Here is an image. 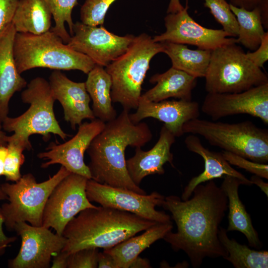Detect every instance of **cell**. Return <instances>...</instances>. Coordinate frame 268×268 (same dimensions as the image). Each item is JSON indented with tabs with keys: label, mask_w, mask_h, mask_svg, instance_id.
<instances>
[{
	"label": "cell",
	"mask_w": 268,
	"mask_h": 268,
	"mask_svg": "<svg viewBox=\"0 0 268 268\" xmlns=\"http://www.w3.org/2000/svg\"><path fill=\"white\" fill-rule=\"evenodd\" d=\"M21 98L23 103L29 104L28 109L17 117H6L1 123L3 130L14 132L11 135L13 138L26 144L30 150L31 135L40 134L46 141L51 134L58 135L64 140L69 136L63 131L55 117L56 100L49 81L40 76L32 79L21 92Z\"/></svg>",
	"instance_id": "8992f818"
},
{
	"label": "cell",
	"mask_w": 268,
	"mask_h": 268,
	"mask_svg": "<svg viewBox=\"0 0 268 268\" xmlns=\"http://www.w3.org/2000/svg\"><path fill=\"white\" fill-rule=\"evenodd\" d=\"M70 254L66 251H61L53 257L52 268H67Z\"/></svg>",
	"instance_id": "f35d334b"
},
{
	"label": "cell",
	"mask_w": 268,
	"mask_h": 268,
	"mask_svg": "<svg viewBox=\"0 0 268 268\" xmlns=\"http://www.w3.org/2000/svg\"><path fill=\"white\" fill-rule=\"evenodd\" d=\"M99 268H117L115 262L111 255L103 251L98 255Z\"/></svg>",
	"instance_id": "ab89813d"
},
{
	"label": "cell",
	"mask_w": 268,
	"mask_h": 268,
	"mask_svg": "<svg viewBox=\"0 0 268 268\" xmlns=\"http://www.w3.org/2000/svg\"><path fill=\"white\" fill-rule=\"evenodd\" d=\"M98 248L82 249L70 254L67 268H96Z\"/></svg>",
	"instance_id": "e575fe53"
},
{
	"label": "cell",
	"mask_w": 268,
	"mask_h": 268,
	"mask_svg": "<svg viewBox=\"0 0 268 268\" xmlns=\"http://www.w3.org/2000/svg\"><path fill=\"white\" fill-rule=\"evenodd\" d=\"M86 194L88 200L101 206L134 213L143 218L158 223H170L171 217L155 209L161 206L165 197L157 192L149 195L113 187L88 179Z\"/></svg>",
	"instance_id": "30bf717a"
},
{
	"label": "cell",
	"mask_w": 268,
	"mask_h": 268,
	"mask_svg": "<svg viewBox=\"0 0 268 268\" xmlns=\"http://www.w3.org/2000/svg\"><path fill=\"white\" fill-rule=\"evenodd\" d=\"M129 111L123 109L115 119L105 123L103 131L86 150L91 179L113 187L140 194L145 191L131 179L126 166L125 152L128 146L141 147L151 140L152 132L144 122L133 123Z\"/></svg>",
	"instance_id": "7a4b0ae2"
},
{
	"label": "cell",
	"mask_w": 268,
	"mask_h": 268,
	"mask_svg": "<svg viewBox=\"0 0 268 268\" xmlns=\"http://www.w3.org/2000/svg\"><path fill=\"white\" fill-rule=\"evenodd\" d=\"M188 9L186 5L179 11L167 13L164 18L166 31L152 38L153 41L192 45L210 51L226 44L238 43L237 38H229L222 29H210L199 24L190 16Z\"/></svg>",
	"instance_id": "5bb4252c"
},
{
	"label": "cell",
	"mask_w": 268,
	"mask_h": 268,
	"mask_svg": "<svg viewBox=\"0 0 268 268\" xmlns=\"http://www.w3.org/2000/svg\"><path fill=\"white\" fill-rule=\"evenodd\" d=\"M70 173L61 166L55 175L41 183L36 182L33 174L27 173L14 184H1L0 188L9 201L0 207L3 224L8 231H12L14 225L21 222H28L34 226H42L44 209L50 195Z\"/></svg>",
	"instance_id": "9c48e42d"
},
{
	"label": "cell",
	"mask_w": 268,
	"mask_h": 268,
	"mask_svg": "<svg viewBox=\"0 0 268 268\" xmlns=\"http://www.w3.org/2000/svg\"><path fill=\"white\" fill-rule=\"evenodd\" d=\"M4 200H7V196L1 189L0 187V201ZM3 222V218L0 213V246H7L9 243L15 241L16 237H8L4 234L2 228Z\"/></svg>",
	"instance_id": "74e56055"
},
{
	"label": "cell",
	"mask_w": 268,
	"mask_h": 268,
	"mask_svg": "<svg viewBox=\"0 0 268 268\" xmlns=\"http://www.w3.org/2000/svg\"><path fill=\"white\" fill-rule=\"evenodd\" d=\"M116 0H85L80 8V18L84 24L102 25L110 5Z\"/></svg>",
	"instance_id": "d6a6232c"
},
{
	"label": "cell",
	"mask_w": 268,
	"mask_h": 268,
	"mask_svg": "<svg viewBox=\"0 0 268 268\" xmlns=\"http://www.w3.org/2000/svg\"><path fill=\"white\" fill-rule=\"evenodd\" d=\"M250 181L252 183V184H255L257 186H258L261 190L266 195V196H268V183H266L263 181L262 179V178L256 175H253Z\"/></svg>",
	"instance_id": "7bdbcfd3"
},
{
	"label": "cell",
	"mask_w": 268,
	"mask_h": 268,
	"mask_svg": "<svg viewBox=\"0 0 268 268\" xmlns=\"http://www.w3.org/2000/svg\"><path fill=\"white\" fill-rule=\"evenodd\" d=\"M225 159L230 164L259 176L265 179H268V165L252 161L236 154L223 150L221 152Z\"/></svg>",
	"instance_id": "836d02e7"
},
{
	"label": "cell",
	"mask_w": 268,
	"mask_h": 268,
	"mask_svg": "<svg viewBox=\"0 0 268 268\" xmlns=\"http://www.w3.org/2000/svg\"><path fill=\"white\" fill-rule=\"evenodd\" d=\"M227 230L219 227L218 238L227 253L224 258L230 262L235 268H267L268 252L251 249L245 245L238 243L234 239H230Z\"/></svg>",
	"instance_id": "83f0119b"
},
{
	"label": "cell",
	"mask_w": 268,
	"mask_h": 268,
	"mask_svg": "<svg viewBox=\"0 0 268 268\" xmlns=\"http://www.w3.org/2000/svg\"><path fill=\"white\" fill-rule=\"evenodd\" d=\"M184 8V7L181 4L180 0H170L167 13H176L182 10Z\"/></svg>",
	"instance_id": "f6af8a7d"
},
{
	"label": "cell",
	"mask_w": 268,
	"mask_h": 268,
	"mask_svg": "<svg viewBox=\"0 0 268 268\" xmlns=\"http://www.w3.org/2000/svg\"><path fill=\"white\" fill-rule=\"evenodd\" d=\"M53 96L63 107L65 120L72 130L83 120L96 119L89 103L90 97L86 89L85 82H75L61 70H55L49 78Z\"/></svg>",
	"instance_id": "e0dca14e"
},
{
	"label": "cell",
	"mask_w": 268,
	"mask_h": 268,
	"mask_svg": "<svg viewBox=\"0 0 268 268\" xmlns=\"http://www.w3.org/2000/svg\"><path fill=\"white\" fill-rule=\"evenodd\" d=\"M175 137L164 125L158 140L151 149L144 151L140 147H135L134 156L126 160L129 174L135 184L139 186L143 179L148 175L164 174L163 166L167 162L173 166L171 147Z\"/></svg>",
	"instance_id": "d6986e66"
},
{
	"label": "cell",
	"mask_w": 268,
	"mask_h": 268,
	"mask_svg": "<svg viewBox=\"0 0 268 268\" xmlns=\"http://www.w3.org/2000/svg\"><path fill=\"white\" fill-rule=\"evenodd\" d=\"M7 246H0V254L1 253L2 251H4L5 250V248Z\"/></svg>",
	"instance_id": "c3c4849f"
},
{
	"label": "cell",
	"mask_w": 268,
	"mask_h": 268,
	"mask_svg": "<svg viewBox=\"0 0 268 268\" xmlns=\"http://www.w3.org/2000/svg\"><path fill=\"white\" fill-rule=\"evenodd\" d=\"M134 37L132 34L119 36L102 25L91 26L77 21L67 44L88 57L96 65L106 67L126 52Z\"/></svg>",
	"instance_id": "4fadbf2b"
},
{
	"label": "cell",
	"mask_w": 268,
	"mask_h": 268,
	"mask_svg": "<svg viewBox=\"0 0 268 268\" xmlns=\"http://www.w3.org/2000/svg\"><path fill=\"white\" fill-rule=\"evenodd\" d=\"M161 52L162 43L154 42L147 34L134 37L126 52L105 67L112 80V102L129 111L136 109L150 62Z\"/></svg>",
	"instance_id": "5b68a950"
},
{
	"label": "cell",
	"mask_w": 268,
	"mask_h": 268,
	"mask_svg": "<svg viewBox=\"0 0 268 268\" xmlns=\"http://www.w3.org/2000/svg\"><path fill=\"white\" fill-rule=\"evenodd\" d=\"M52 17L44 0H19L12 23L16 32L40 35L51 29Z\"/></svg>",
	"instance_id": "484cf974"
},
{
	"label": "cell",
	"mask_w": 268,
	"mask_h": 268,
	"mask_svg": "<svg viewBox=\"0 0 268 268\" xmlns=\"http://www.w3.org/2000/svg\"><path fill=\"white\" fill-rule=\"evenodd\" d=\"M19 0H0V35L12 23Z\"/></svg>",
	"instance_id": "d590c367"
},
{
	"label": "cell",
	"mask_w": 268,
	"mask_h": 268,
	"mask_svg": "<svg viewBox=\"0 0 268 268\" xmlns=\"http://www.w3.org/2000/svg\"><path fill=\"white\" fill-rule=\"evenodd\" d=\"M161 43L163 53L170 59L172 67L196 77H204L209 63L211 51L189 49L185 44Z\"/></svg>",
	"instance_id": "4316f807"
},
{
	"label": "cell",
	"mask_w": 268,
	"mask_h": 268,
	"mask_svg": "<svg viewBox=\"0 0 268 268\" xmlns=\"http://www.w3.org/2000/svg\"><path fill=\"white\" fill-rule=\"evenodd\" d=\"M257 7L261 16L262 22L264 28H268V0H259Z\"/></svg>",
	"instance_id": "60d3db41"
},
{
	"label": "cell",
	"mask_w": 268,
	"mask_h": 268,
	"mask_svg": "<svg viewBox=\"0 0 268 268\" xmlns=\"http://www.w3.org/2000/svg\"><path fill=\"white\" fill-rule=\"evenodd\" d=\"M185 144L190 151L198 154L203 158L204 169L201 173L192 178L185 187L181 196L182 200L189 199L197 185L226 175L238 178L244 185H252L250 180L231 166L221 153L212 151L205 147L199 137L195 134L188 135L185 138Z\"/></svg>",
	"instance_id": "44dd1931"
},
{
	"label": "cell",
	"mask_w": 268,
	"mask_h": 268,
	"mask_svg": "<svg viewBox=\"0 0 268 268\" xmlns=\"http://www.w3.org/2000/svg\"><path fill=\"white\" fill-rule=\"evenodd\" d=\"M52 14L55 24L50 30L67 44L73 35L71 13L77 0H44Z\"/></svg>",
	"instance_id": "f546056e"
},
{
	"label": "cell",
	"mask_w": 268,
	"mask_h": 268,
	"mask_svg": "<svg viewBox=\"0 0 268 268\" xmlns=\"http://www.w3.org/2000/svg\"><path fill=\"white\" fill-rule=\"evenodd\" d=\"M87 74L85 87L92 101L91 109L95 118L104 123L115 119L117 114L112 104L111 76L104 67L96 65Z\"/></svg>",
	"instance_id": "d4e9b609"
},
{
	"label": "cell",
	"mask_w": 268,
	"mask_h": 268,
	"mask_svg": "<svg viewBox=\"0 0 268 268\" xmlns=\"http://www.w3.org/2000/svg\"><path fill=\"white\" fill-rule=\"evenodd\" d=\"M7 152L5 145H0V177L3 175L5 157Z\"/></svg>",
	"instance_id": "bcb514c9"
},
{
	"label": "cell",
	"mask_w": 268,
	"mask_h": 268,
	"mask_svg": "<svg viewBox=\"0 0 268 268\" xmlns=\"http://www.w3.org/2000/svg\"><path fill=\"white\" fill-rule=\"evenodd\" d=\"M88 179L70 173L62 180L50 195L43 211L42 226L53 228L63 235L67 224L82 210L96 207L86 194Z\"/></svg>",
	"instance_id": "8fae6325"
},
{
	"label": "cell",
	"mask_w": 268,
	"mask_h": 268,
	"mask_svg": "<svg viewBox=\"0 0 268 268\" xmlns=\"http://www.w3.org/2000/svg\"><path fill=\"white\" fill-rule=\"evenodd\" d=\"M185 133L198 134L208 143L257 162L268 161V132L251 121L227 123L198 118L183 126Z\"/></svg>",
	"instance_id": "52a82bcc"
},
{
	"label": "cell",
	"mask_w": 268,
	"mask_h": 268,
	"mask_svg": "<svg viewBox=\"0 0 268 268\" xmlns=\"http://www.w3.org/2000/svg\"><path fill=\"white\" fill-rule=\"evenodd\" d=\"M78 126L77 132L71 139L59 144L52 142L46 151L37 154L39 158L47 160L41 164L42 168L59 164L70 173L91 179L88 167L84 161V154L92 140L104 129L105 123L96 118Z\"/></svg>",
	"instance_id": "2e32d148"
},
{
	"label": "cell",
	"mask_w": 268,
	"mask_h": 268,
	"mask_svg": "<svg viewBox=\"0 0 268 268\" xmlns=\"http://www.w3.org/2000/svg\"><path fill=\"white\" fill-rule=\"evenodd\" d=\"M237 42L211 51L205 78L207 93H237L268 83L267 74L252 63Z\"/></svg>",
	"instance_id": "ba28073f"
},
{
	"label": "cell",
	"mask_w": 268,
	"mask_h": 268,
	"mask_svg": "<svg viewBox=\"0 0 268 268\" xmlns=\"http://www.w3.org/2000/svg\"><path fill=\"white\" fill-rule=\"evenodd\" d=\"M197 78L171 67L165 72L156 73L149 79L156 83L140 98L151 102H159L169 98L191 101L192 91L197 85Z\"/></svg>",
	"instance_id": "7402d4cb"
},
{
	"label": "cell",
	"mask_w": 268,
	"mask_h": 268,
	"mask_svg": "<svg viewBox=\"0 0 268 268\" xmlns=\"http://www.w3.org/2000/svg\"><path fill=\"white\" fill-rule=\"evenodd\" d=\"M229 4L238 25V43L251 52L254 51L260 46L266 32L259 8L256 7L249 10Z\"/></svg>",
	"instance_id": "f1b7e54d"
},
{
	"label": "cell",
	"mask_w": 268,
	"mask_h": 268,
	"mask_svg": "<svg viewBox=\"0 0 268 268\" xmlns=\"http://www.w3.org/2000/svg\"><path fill=\"white\" fill-rule=\"evenodd\" d=\"M7 152L5 157L3 175L7 181L16 182L21 177V166L25 161L23 154L24 150H28L23 142L7 136Z\"/></svg>",
	"instance_id": "4dcf8cb0"
},
{
	"label": "cell",
	"mask_w": 268,
	"mask_h": 268,
	"mask_svg": "<svg viewBox=\"0 0 268 268\" xmlns=\"http://www.w3.org/2000/svg\"><path fill=\"white\" fill-rule=\"evenodd\" d=\"M172 228V222L157 223L142 234L132 236L112 248L104 249V251L112 256L117 268H129L142 251L163 239Z\"/></svg>",
	"instance_id": "cb8c5ba5"
},
{
	"label": "cell",
	"mask_w": 268,
	"mask_h": 268,
	"mask_svg": "<svg viewBox=\"0 0 268 268\" xmlns=\"http://www.w3.org/2000/svg\"><path fill=\"white\" fill-rule=\"evenodd\" d=\"M204 6L210 10L215 20L229 37H237L238 25L230 4L225 0H204Z\"/></svg>",
	"instance_id": "1f68e13d"
},
{
	"label": "cell",
	"mask_w": 268,
	"mask_h": 268,
	"mask_svg": "<svg viewBox=\"0 0 268 268\" xmlns=\"http://www.w3.org/2000/svg\"><path fill=\"white\" fill-rule=\"evenodd\" d=\"M200 113L199 103L192 100H165L154 102L140 98L136 111L129 114V117L134 124L147 118L157 119L163 122L175 137H179L184 134V124L199 118Z\"/></svg>",
	"instance_id": "ac0fdd59"
},
{
	"label": "cell",
	"mask_w": 268,
	"mask_h": 268,
	"mask_svg": "<svg viewBox=\"0 0 268 268\" xmlns=\"http://www.w3.org/2000/svg\"><path fill=\"white\" fill-rule=\"evenodd\" d=\"M131 268H151L149 261L145 258L137 257L131 264Z\"/></svg>",
	"instance_id": "ee69618b"
},
{
	"label": "cell",
	"mask_w": 268,
	"mask_h": 268,
	"mask_svg": "<svg viewBox=\"0 0 268 268\" xmlns=\"http://www.w3.org/2000/svg\"><path fill=\"white\" fill-rule=\"evenodd\" d=\"M2 124L0 122V145H5L7 144V136L5 133L2 130Z\"/></svg>",
	"instance_id": "7dc6e473"
},
{
	"label": "cell",
	"mask_w": 268,
	"mask_h": 268,
	"mask_svg": "<svg viewBox=\"0 0 268 268\" xmlns=\"http://www.w3.org/2000/svg\"><path fill=\"white\" fill-rule=\"evenodd\" d=\"M13 51L20 74L36 67L79 70L88 74L96 66L90 58L72 49L50 30L40 35L16 32Z\"/></svg>",
	"instance_id": "277c9868"
},
{
	"label": "cell",
	"mask_w": 268,
	"mask_h": 268,
	"mask_svg": "<svg viewBox=\"0 0 268 268\" xmlns=\"http://www.w3.org/2000/svg\"><path fill=\"white\" fill-rule=\"evenodd\" d=\"M244 183L238 178L224 176L220 186L228 199V226L227 231H237L243 234L247 238L249 246L260 249L262 243L258 234L252 224L250 215L241 201L238 189Z\"/></svg>",
	"instance_id": "603a6c76"
},
{
	"label": "cell",
	"mask_w": 268,
	"mask_h": 268,
	"mask_svg": "<svg viewBox=\"0 0 268 268\" xmlns=\"http://www.w3.org/2000/svg\"><path fill=\"white\" fill-rule=\"evenodd\" d=\"M201 111L214 121L239 114H248L268 124V83L237 93H207Z\"/></svg>",
	"instance_id": "9a60e30c"
},
{
	"label": "cell",
	"mask_w": 268,
	"mask_h": 268,
	"mask_svg": "<svg viewBox=\"0 0 268 268\" xmlns=\"http://www.w3.org/2000/svg\"><path fill=\"white\" fill-rule=\"evenodd\" d=\"M248 59L262 68L268 60V32H266L259 47L254 51L246 53Z\"/></svg>",
	"instance_id": "8d00e7d4"
},
{
	"label": "cell",
	"mask_w": 268,
	"mask_h": 268,
	"mask_svg": "<svg viewBox=\"0 0 268 268\" xmlns=\"http://www.w3.org/2000/svg\"><path fill=\"white\" fill-rule=\"evenodd\" d=\"M193 193V197L185 201L168 196L161 206L171 212L177 228L176 232L171 231L163 239L174 251H184L196 268L206 257L224 258L227 255L218 232L228 209V199L212 180L197 185Z\"/></svg>",
	"instance_id": "6da1fadb"
},
{
	"label": "cell",
	"mask_w": 268,
	"mask_h": 268,
	"mask_svg": "<svg viewBox=\"0 0 268 268\" xmlns=\"http://www.w3.org/2000/svg\"><path fill=\"white\" fill-rule=\"evenodd\" d=\"M259 0H229V4L247 10H252L258 5Z\"/></svg>",
	"instance_id": "b9f144b4"
},
{
	"label": "cell",
	"mask_w": 268,
	"mask_h": 268,
	"mask_svg": "<svg viewBox=\"0 0 268 268\" xmlns=\"http://www.w3.org/2000/svg\"><path fill=\"white\" fill-rule=\"evenodd\" d=\"M157 223L111 207L87 208L66 226L63 235L67 240L62 251L110 248Z\"/></svg>",
	"instance_id": "3957f363"
},
{
	"label": "cell",
	"mask_w": 268,
	"mask_h": 268,
	"mask_svg": "<svg viewBox=\"0 0 268 268\" xmlns=\"http://www.w3.org/2000/svg\"><path fill=\"white\" fill-rule=\"evenodd\" d=\"M13 230L20 236L21 245L17 256L8 261L11 268H48L52 258L63 249L67 240L49 228L26 222L16 223Z\"/></svg>",
	"instance_id": "7c38bea8"
},
{
	"label": "cell",
	"mask_w": 268,
	"mask_h": 268,
	"mask_svg": "<svg viewBox=\"0 0 268 268\" xmlns=\"http://www.w3.org/2000/svg\"><path fill=\"white\" fill-rule=\"evenodd\" d=\"M16 32L11 23L0 35V122L7 117L9 102L13 94L27 86L18 71L13 56Z\"/></svg>",
	"instance_id": "ffe728a7"
}]
</instances>
